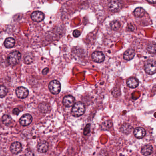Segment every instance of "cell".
<instances>
[{
    "label": "cell",
    "instance_id": "obj_1",
    "mask_svg": "<svg viewBox=\"0 0 156 156\" xmlns=\"http://www.w3.org/2000/svg\"><path fill=\"white\" fill-rule=\"evenodd\" d=\"M85 105L82 102H79L75 103L73 105L72 109V114L75 117H79L85 113Z\"/></svg>",
    "mask_w": 156,
    "mask_h": 156
},
{
    "label": "cell",
    "instance_id": "obj_2",
    "mask_svg": "<svg viewBox=\"0 0 156 156\" xmlns=\"http://www.w3.org/2000/svg\"><path fill=\"white\" fill-rule=\"evenodd\" d=\"M147 73L152 75L156 73V60L151 59L146 61L144 66Z\"/></svg>",
    "mask_w": 156,
    "mask_h": 156
},
{
    "label": "cell",
    "instance_id": "obj_3",
    "mask_svg": "<svg viewBox=\"0 0 156 156\" xmlns=\"http://www.w3.org/2000/svg\"><path fill=\"white\" fill-rule=\"evenodd\" d=\"M21 58V54L19 51H13L9 54L7 58V61L10 65L14 66L19 62Z\"/></svg>",
    "mask_w": 156,
    "mask_h": 156
},
{
    "label": "cell",
    "instance_id": "obj_4",
    "mask_svg": "<svg viewBox=\"0 0 156 156\" xmlns=\"http://www.w3.org/2000/svg\"><path fill=\"white\" fill-rule=\"evenodd\" d=\"M49 88L52 94H58L61 90V84L58 81H52L49 84Z\"/></svg>",
    "mask_w": 156,
    "mask_h": 156
},
{
    "label": "cell",
    "instance_id": "obj_5",
    "mask_svg": "<svg viewBox=\"0 0 156 156\" xmlns=\"http://www.w3.org/2000/svg\"><path fill=\"white\" fill-rule=\"evenodd\" d=\"M109 9L113 12H115L120 10L122 7L121 1H111L108 5Z\"/></svg>",
    "mask_w": 156,
    "mask_h": 156
},
{
    "label": "cell",
    "instance_id": "obj_6",
    "mask_svg": "<svg viewBox=\"0 0 156 156\" xmlns=\"http://www.w3.org/2000/svg\"><path fill=\"white\" fill-rule=\"evenodd\" d=\"M33 117L31 115L28 114H24L21 117L19 120L20 124L23 126H28L32 123Z\"/></svg>",
    "mask_w": 156,
    "mask_h": 156
},
{
    "label": "cell",
    "instance_id": "obj_7",
    "mask_svg": "<svg viewBox=\"0 0 156 156\" xmlns=\"http://www.w3.org/2000/svg\"><path fill=\"white\" fill-rule=\"evenodd\" d=\"M16 93L18 98L23 99L28 96L29 92L27 88L23 87H20L17 88Z\"/></svg>",
    "mask_w": 156,
    "mask_h": 156
},
{
    "label": "cell",
    "instance_id": "obj_8",
    "mask_svg": "<svg viewBox=\"0 0 156 156\" xmlns=\"http://www.w3.org/2000/svg\"><path fill=\"white\" fill-rule=\"evenodd\" d=\"M22 144L19 142H14L11 145L10 150L13 154H18L22 151Z\"/></svg>",
    "mask_w": 156,
    "mask_h": 156
},
{
    "label": "cell",
    "instance_id": "obj_9",
    "mask_svg": "<svg viewBox=\"0 0 156 156\" xmlns=\"http://www.w3.org/2000/svg\"><path fill=\"white\" fill-rule=\"evenodd\" d=\"M92 58L95 62L101 63L105 60V56L101 51H95L92 54Z\"/></svg>",
    "mask_w": 156,
    "mask_h": 156
},
{
    "label": "cell",
    "instance_id": "obj_10",
    "mask_svg": "<svg viewBox=\"0 0 156 156\" xmlns=\"http://www.w3.org/2000/svg\"><path fill=\"white\" fill-rule=\"evenodd\" d=\"M32 20L36 22H40L44 20V14L40 11H35L32 13L31 16Z\"/></svg>",
    "mask_w": 156,
    "mask_h": 156
},
{
    "label": "cell",
    "instance_id": "obj_11",
    "mask_svg": "<svg viewBox=\"0 0 156 156\" xmlns=\"http://www.w3.org/2000/svg\"><path fill=\"white\" fill-rule=\"evenodd\" d=\"M49 145L48 142L45 141L40 142L37 146V151L40 153H45L49 150Z\"/></svg>",
    "mask_w": 156,
    "mask_h": 156
},
{
    "label": "cell",
    "instance_id": "obj_12",
    "mask_svg": "<svg viewBox=\"0 0 156 156\" xmlns=\"http://www.w3.org/2000/svg\"><path fill=\"white\" fill-rule=\"evenodd\" d=\"M75 101V99L71 95H67L63 98V104L65 106L70 107L74 105Z\"/></svg>",
    "mask_w": 156,
    "mask_h": 156
},
{
    "label": "cell",
    "instance_id": "obj_13",
    "mask_svg": "<svg viewBox=\"0 0 156 156\" xmlns=\"http://www.w3.org/2000/svg\"><path fill=\"white\" fill-rule=\"evenodd\" d=\"M133 133L136 138L141 139L145 136L146 131L142 127H137L134 130Z\"/></svg>",
    "mask_w": 156,
    "mask_h": 156
},
{
    "label": "cell",
    "instance_id": "obj_14",
    "mask_svg": "<svg viewBox=\"0 0 156 156\" xmlns=\"http://www.w3.org/2000/svg\"><path fill=\"white\" fill-rule=\"evenodd\" d=\"M127 86L130 88H134L137 87L139 84L138 79L135 77H130L127 81Z\"/></svg>",
    "mask_w": 156,
    "mask_h": 156
},
{
    "label": "cell",
    "instance_id": "obj_15",
    "mask_svg": "<svg viewBox=\"0 0 156 156\" xmlns=\"http://www.w3.org/2000/svg\"><path fill=\"white\" fill-rule=\"evenodd\" d=\"M153 148L151 145H146L144 146L141 149V153L144 156H149L153 153Z\"/></svg>",
    "mask_w": 156,
    "mask_h": 156
},
{
    "label": "cell",
    "instance_id": "obj_16",
    "mask_svg": "<svg viewBox=\"0 0 156 156\" xmlns=\"http://www.w3.org/2000/svg\"><path fill=\"white\" fill-rule=\"evenodd\" d=\"M135 55V52L133 49H129L125 52L123 55L124 59L127 61H130L134 58Z\"/></svg>",
    "mask_w": 156,
    "mask_h": 156
},
{
    "label": "cell",
    "instance_id": "obj_17",
    "mask_svg": "<svg viewBox=\"0 0 156 156\" xmlns=\"http://www.w3.org/2000/svg\"><path fill=\"white\" fill-rule=\"evenodd\" d=\"M133 128L129 124L125 123L122 124L121 127V130L123 133L128 135L131 133Z\"/></svg>",
    "mask_w": 156,
    "mask_h": 156
},
{
    "label": "cell",
    "instance_id": "obj_18",
    "mask_svg": "<svg viewBox=\"0 0 156 156\" xmlns=\"http://www.w3.org/2000/svg\"><path fill=\"white\" fill-rule=\"evenodd\" d=\"M39 110L42 113H45L50 111L51 108L50 105L46 103H41L39 106Z\"/></svg>",
    "mask_w": 156,
    "mask_h": 156
},
{
    "label": "cell",
    "instance_id": "obj_19",
    "mask_svg": "<svg viewBox=\"0 0 156 156\" xmlns=\"http://www.w3.org/2000/svg\"><path fill=\"white\" fill-rule=\"evenodd\" d=\"M15 40L13 38L11 37L7 38L5 40L4 45L7 48H11L14 46Z\"/></svg>",
    "mask_w": 156,
    "mask_h": 156
},
{
    "label": "cell",
    "instance_id": "obj_20",
    "mask_svg": "<svg viewBox=\"0 0 156 156\" xmlns=\"http://www.w3.org/2000/svg\"><path fill=\"white\" fill-rule=\"evenodd\" d=\"M144 9L141 7H137L134 11V14L137 17H141L145 14Z\"/></svg>",
    "mask_w": 156,
    "mask_h": 156
},
{
    "label": "cell",
    "instance_id": "obj_21",
    "mask_svg": "<svg viewBox=\"0 0 156 156\" xmlns=\"http://www.w3.org/2000/svg\"><path fill=\"white\" fill-rule=\"evenodd\" d=\"M34 61V56L31 53H28L24 56V61L27 64H30L32 63Z\"/></svg>",
    "mask_w": 156,
    "mask_h": 156
},
{
    "label": "cell",
    "instance_id": "obj_22",
    "mask_svg": "<svg viewBox=\"0 0 156 156\" xmlns=\"http://www.w3.org/2000/svg\"><path fill=\"white\" fill-rule=\"evenodd\" d=\"M112 126V123L110 120H106L101 125V128L104 130H108Z\"/></svg>",
    "mask_w": 156,
    "mask_h": 156
},
{
    "label": "cell",
    "instance_id": "obj_23",
    "mask_svg": "<svg viewBox=\"0 0 156 156\" xmlns=\"http://www.w3.org/2000/svg\"><path fill=\"white\" fill-rule=\"evenodd\" d=\"M11 118L10 116H9L8 114H4L3 116L2 117V123L6 125V126H8L11 122Z\"/></svg>",
    "mask_w": 156,
    "mask_h": 156
},
{
    "label": "cell",
    "instance_id": "obj_24",
    "mask_svg": "<svg viewBox=\"0 0 156 156\" xmlns=\"http://www.w3.org/2000/svg\"><path fill=\"white\" fill-rule=\"evenodd\" d=\"M148 52L151 54H156V44H148L147 48Z\"/></svg>",
    "mask_w": 156,
    "mask_h": 156
},
{
    "label": "cell",
    "instance_id": "obj_25",
    "mask_svg": "<svg viewBox=\"0 0 156 156\" xmlns=\"http://www.w3.org/2000/svg\"><path fill=\"white\" fill-rule=\"evenodd\" d=\"M7 89L5 86H0V98H3L7 95Z\"/></svg>",
    "mask_w": 156,
    "mask_h": 156
},
{
    "label": "cell",
    "instance_id": "obj_26",
    "mask_svg": "<svg viewBox=\"0 0 156 156\" xmlns=\"http://www.w3.org/2000/svg\"><path fill=\"white\" fill-rule=\"evenodd\" d=\"M121 27V24L117 21H114L111 23V27L112 30H117Z\"/></svg>",
    "mask_w": 156,
    "mask_h": 156
},
{
    "label": "cell",
    "instance_id": "obj_27",
    "mask_svg": "<svg viewBox=\"0 0 156 156\" xmlns=\"http://www.w3.org/2000/svg\"><path fill=\"white\" fill-rule=\"evenodd\" d=\"M90 128H91V124H87L86 126L85 127L84 130V134L85 135H87L90 132Z\"/></svg>",
    "mask_w": 156,
    "mask_h": 156
},
{
    "label": "cell",
    "instance_id": "obj_28",
    "mask_svg": "<svg viewBox=\"0 0 156 156\" xmlns=\"http://www.w3.org/2000/svg\"><path fill=\"white\" fill-rule=\"evenodd\" d=\"M81 34L80 31H79L78 30H75L73 32V36H74L75 37L77 38L78 37H79Z\"/></svg>",
    "mask_w": 156,
    "mask_h": 156
},
{
    "label": "cell",
    "instance_id": "obj_29",
    "mask_svg": "<svg viewBox=\"0 0 156 156\" xmlns=\"http://www.w3.org/2000/svg\"><path fill=\"white\" fill-rule=\"evenodd\" d=\"M20 113V110L18 108H15L13 110V114H15V115H18Z\"/></svg>",
    "mask_w": 156,
    "mask_h": 156
},
{
    "label": "cell",
    "instance_id": "obj_30",
    "mask_svg": "<svg viewBox=\"0 0 156 156\" xmlns=\"http://www.w3.org/2000/svg\"><path fill=\"white\" fill-rule=\"evenodd\" d=\"M49 69L48 68H44V69H43V71H42V73H43V75H46V74H47V73H49Z\"/></svg>",
    "mask_w": 156,
    "mask_h": 156
},
{
    "label": "cell",
    "instance_id": "obj_31",
    "mask_svg": "<svg viewBox=\"0 0 156 156\" xmlns=\"http://www.w3.org/2000/svg\"><path fill=\"white\" fill-rule=\"evenodd\" d=\"M147 2H149L150 3L155 4L156 3V1H150V0H147Z\"/></svg>",
    "mask_w": 156,
    "mask_h": 156
}]
</instances>
